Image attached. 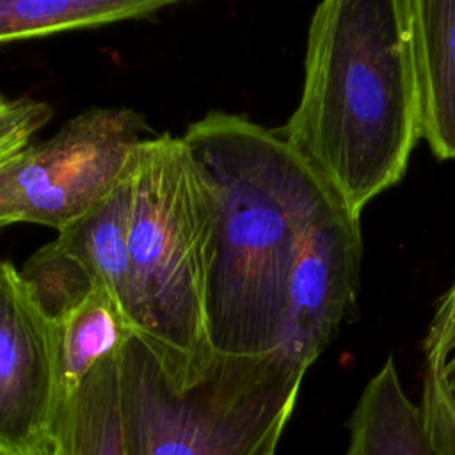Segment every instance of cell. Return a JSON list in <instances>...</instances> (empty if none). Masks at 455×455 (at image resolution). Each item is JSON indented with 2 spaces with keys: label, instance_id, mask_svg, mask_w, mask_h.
<instances>
[{
  "label": "cell",
  "instance_id": "6da1fadb",
  "mask_svg": "<svg viewBox=\"0 0 455 455\" xmlns=\"http://www.w3.org/2000/svg\"><path fill=\"white\" fill-rule=\"evenodd\" d=\"M181 137L213 199L212 348L231 357L272 354L299 252L341 203L277 130L243 116L210 112Z\"/></svg>",
  "mask_w": 455,
  "mask_h": 455
},
{
  "label": "cell",
  "instance_id": "7a4b0ae2",
  "mask_svg": "<svg viewBox=\"0 0 455 455\" xmlns=\"http://www.w3.org/2000/svg\"><path fill=\"white\" fill-rule=\"evenodd\" d=\"M277 133L355 217L402 181L419 140L409 0L316 5L302 92Z\"/></svg>",
  "mask_w": 455,
  "mask_h": 455
},
{
  "label": "cell",
  "instance_id": "3957f363",
  "mask_svg": "<svg viewBox=\"0 0 455 455\" xmlns=\"http://www.w3.org/2000/svg\"><path fill=\"white\" fill-rule=\"evenodd\" d=\"M213 226L210 187L183 137L142 140L128 229L135 336L178 389L199 382L215 359L206 316Z\"/></svg>",
  "mask_w": 455,
  "mask_h": 455
},
{
  "label": "cell",
  "instance_id": "277c9868",
  "mask_svg": "<svg viewBox=\"0 0 455 455\" xmlns=\"http://www.w3.org/2000/svg\"><path fill=\"white\" fill-rule=\"evenodd\" d=\"M304 375L279 352L215 354L199 382L178 389L133 336L119 352L124 455H258L279 444Z\"/></svg>",
  "mask_w": 455,
  "mask_h": 455
},
{
  "label": "cell",
  "instance_id": "5b68a950",
  "mask_svg": "<svg viewBox=\"0 0 455 455\" xmlns=\"http://www.w3.org/2000/svg\"><path fill=\"white\" fill-rule=\"evenodd\" d=\"M146 119L126 107H94L50 139L28 144L0 165V229L20 222L57 233L94 208L132 171Z\"/></svg>",
  "mask_w": 455,
  "mask_h": 455
},
{
  "label": "cell",
  "instance_id": "8992f818",
  "mask_svg": "<svg viewBox=\"0 0 455 455\" xmlns=\"http://www.w3.org/2000/svg\"><path fill=\"white\" fill-rule=\"evenodd\" d=\"M57 409V325L20 270L0 261V455L41 453Z\"/></svg>",
  "mask_w": 455,
  "mask_h": 455
},
{
  "label": "cell",
  "instance_id": "52a82bcc",
  "mask_svg": "<svg viewBox=\"0 0 455 455\" xmlns=\"http://www.w3.org/2000/svg\"><path fill=\"white\" fill-rule=\"evenodd\" d=\"M361 259L359 217L338 206L299 252L275 352L307 371L355 313Z\"/></svg>",
  "mask_w": 455,
  "mask_h": 455
},
{
  "label": "cell",
  "instance_id": "ba28073f",
  "mask_svg": "<svg viewBox=\"0 0 455 455\" xmlns=\"http://www.w3.org/2000/svg\"><path fill=\"white\" fill-rule=\"evenodd\" d=\"M419 139L455 160V0H409Z\"/></svg>",
  "mask_w": 455,
  "mask_h": 455
},
{
  "label": "cell",
  "instance_id": "9c48e42d",
  "mask_svg": "<svg viewBox=\"0 0 455 455\" xmlns=\"http://www.w3.org/2000/svg\"><path fill=\"white\" fill-rule=\"evenodd\" d=\"M132 172L133 167L107 197L57 233L55 240L105 284L135 331V295L128 249Z\"/></svg>",
  "mask_w": 455,
  "mask_h": 455
},
{
  "label": "cell",
  "instance_id": "30bf717a",
  "mask_svg": "<svg viewBox=\"0 0 455 455\" xmlns=\"http://www.w3.org/2000/svg\"><path fill=\"white\" fill-rule=\"evenodd\" d=\"M347 428L345 455H439L428 437L421 407L402 387L393 357L366 382Z\"/></svg>",
  "mask_w": 455,
  "mask_h": 455
},
{
  "label": "cell",
  "instance_id": "8fae6325",
  "mask_svg": "<svg viewBox=\"0 0 455 455\" xmlns=\"http://www.w3.org/2000/svg\"><path fill=\"white\" fill-rule=\"evenodd\" d=\"M55 325L59 405L98 363L117 354L135 336L132 323L103 283L57 318Z\"/></svg>",
  "mask_w": 455,
  "mask_h": 455
},
{
  "label": "cell",
  "instance_id": "7c38bea8",
  "mask_svg": "<svg viewBox=\"0 0 455 455\" xmlns=\"http://www.w3.org/2000/svg\"><path fill=\"white\" fill-rule=\"evenodd\" d=\"M119 352L98 363L59 405L52 434L64 455H124Z\"/></svg>",
  "mask_w": 455,
  "mask_h": 455
},
{
  "label": "cell",
  "instance_id": "4fadbf2b",
  "mask_svg": "<svg viewBox=\"0 0 455 455\" xmlns=\"http://www.w3.org/2000/svg\"><path fill=\"white\" fill-rule=\"evenodd\" d=\"M174 0H0V44L153 16Z\"/></svg>",
  "mask_w": 455,
  "mask_h": 455
},
{
  "label": "cell",
  "instance_id": "5bb4252c",
  "mask_svg": "<svg viewBox=\"0 0 455 455\" xmlns=\"http://www.w3.org/2000/svg\"><path fill=\"white\" fill-rule=\"evenodd\" d=\"M20 274L36 302L53 322L101 283L57 240L37 249Z\"/></svg>",
  "mask_w": 455,
  "mask_h": 455
},
{
  "label": "cell",
  "instance_id": "9a60e30c",
  "mask_svg": "<svg viewBox=\"0 0 455 455\" xmlns=\"http://www.w3.org/2000/svg\"><path fill=\"white\" fill-rule=\"evenodd\" d=\"M441 359L425 361L421 412L428 437L439 455H455V405L448 395Z\"/></svg>",
  "mask_w": 455,
  "mask_h": 455
},
{
  "label": "cell",
  "instance_id": "2e32d148",
  "mask_svg": "<svg viewBox=\"0 0 455 455\" xmlns=\"http://www.w3.org/2000/svg\"><path fill=\"white\" fill-rule=\"evenodd\" d=\"M52 107L32 98H12L0 103V165L30 144L50 121Z\"/></svg>",
  "mask_w": 455,
  "mask_h": 455
},
{
  "label": "cell",
  "instance_id": "e0dca14e",
  "mask_svg": "<svg viewBox=\"0 0 455 455\" xmlns=\"http://www.w3.org/2000/svg\"><path fill=\"white\" fill-rule=\"evenodd\" d=\"M455 350V281L439 299L423 339L425 361H446Z\"/></svg>",
  "mask_w": 455,
  "mask_h": 455
},
{
  "label": "cell",
  "instance_id": "ac0fdd59",
  "mask_svg": "<svg viewBox=\"0 0 455 455\" xmlns=\"http://www.w3.org/2000/svg\"><path fill=\"white\" fill-rule=\"evenodd\" d=\"M443 375H444L448 395H450V398H451V402L455 405V350L443 363Z\"/></svg>",
  "mask_w": 455,
  "mask_h": 455
},
{
  "label": "cell",
  "instance_id": "d6986e66",
  "mask_svg": "<svg viewBox=\"0 0 455 455\" xmlns=\"http://www.w3.org/2000/svg\"><path fill=\"white\" fill-rule=\"evenodd\" d=\"M37 455H64V453H62L59 443L55 439H52V443L41 453H37Z\"/></svg>",
  "mask_w": 455,
  "mask_h": 455
},
{
  "label": "cell",
  "instance_id": "ffe728a7",
  "mask_svg": "<svg viewBox=\"0 0 455 455\" xmlns=\"http://www.w3.org/2000/svg\"><path fill=\"white\" fill-rule=\"evenodd\" d=\"M275 450H277V444H270L268 448H265L261 453L258 455H275Z\"/></svg>",
  "mask_w": 455,
  "mask_h": 455
}]
</instances>
